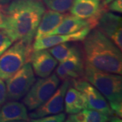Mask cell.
Wrapping results in <instances>:
<instances>
[{"label":"cell","instance_id":"obj_13","mask_svg":"<svg viewBox=\"0 0 122 122\" xmlns=\"http://www.w3.org/2000/svg\"><path fill=\"white\" fill-rule=\"evenodd\" d=\"M29 115L25 105L16 101H11L0 109V122L27 121Z\"/></svg>","mask_w":122,"mask_h":122},{"label":"cell","instance_id":"obj_29","mask_svg":"<svg viewBox=\"0 0 122 122\" xmlns=\"http://www.w3.org/2000/svg\"><path fill=\"white\" fill-rule=\"evenodd\" d=\"M112 1H113V0H105V2H104V4L106 5L109 4V3H110V2H111Z\"/></svg>","mask_w":122,"mask_h":122},{"label":"cell","instance_id":"obj_16","mask_svg":"<svg viewBox=\"0 0 122 122\" xmlns=\"http://www.w3.org/2000/svg\"><path fill=\"white\" fill-rule=\"evenodd\" d=\"M122 17L111 12H105L98 20L97 26L105 35L111 38L119 30H122Z\"/></svg>","mask_w":122,"mask_h":122},{"label":"cell","instance_id":"obj_26","mask_svg":"<svg viewBox=\"0 0 122 122\" xmlns=\"http://www.w3.org/2000/svg\"><path fill=\"white\" fill-rule=\"evenodd\" d=\"M122 30H119L117 32H116L110 39H111V41L115 44L118 48H119L121 50L122 49Z\"/></svg>","mask_w":122,"mask_h":122},{"label":"cell","instance_id":"obj_8","mask_svg":"<svg viewBox=\"0 0 122 122\" xmlns=\"http://www.w3.org/2000/svg\"><path fill=\"white\" fill-rule=\"evenodd\" d=\"M105 5L100 0H74L70 11L77 17L87 20L92 29L97 26L100 15L105 12Z\"/></svg>","mask_w":122,"mask_h":122},{"label":"cell","instance_id":"obj_9","mask_svg":"<svg viewBox=\"0 0 122 122\" xmlns=\"http://www.w3.org/2000/svg\"><path fill=\"white\" fill-rule=\"evenodd\" d=\"M69 86L70 81H64L62 84L57 88L48 100L29 114L30 118L37 119L62 112L64 110L66 92Z\"/></svg>","mask_w":122,"mask_h":122},{"label":"cell","instance_id":"obj_23","mask_svg":"<svg viewBox=\"0 0 122 122\" xmlns=\"http://www.w3.org/2000/svg\"><path fill=\"white\" fill-rule=\"evenodd\" d=\"M13 42L12 39L4 29H0V55L8 49L12 45Z\"/></svg>","mask_w":122,"mask_h":122},{"label":"cell","instance_id":"obj_18","mask_svg":"<svg viewBox=\"0 0 122 122\" xmlns=\"http://www.w3.org/2000/svg\"><path fill=\"white\" fill-rule=\"evenodd\" d=\"M77 50L79 49L75 46L71 45L69 42H65L53 46L50 48L48 51L57 61L62 62Z\"/></svg>","mask_w":122,"mask_h":122},{"label":"cell","instance_id":"obj_2","mask_svg":"<svg viewBox=\"0 0 122 122\" xmlns=\"http://www.w3.org/2000/svg\"><path fill=\"white\" fill-rule=\"evenodd\" d=\"M86 63L97 69L122 74V50L98 29L88 33L83 40Z\"/></svg>","mask_w":122,"mask_h":122},{"label":"cell","instance_id":"obj_19","mask_svg":"<svg viewBox=\"0 0 122 122\" xmlns=\"http://www.w3.org/2000/svg\"><path fill=\"white\" fill-rule=\"evenodd\" d=\"M65 68L82 77L84 72V62L79 50L73 53L65 61L61 62Z\"/></svg>","mask_w":122,"mask_h":122},{"label":"cell","instance_id":"obj_1","mask_svg":"<svg viewBox=\"0 0 122 122\" xmlns=\"http://www.w3.org/2000/svg\"><path fill=\"white\" fill-rule=\"evenodd\" d=\"M46 8L41 0H12L4 11V30L14 42L31 43Z\"/></svg>","mask_w":122,"mask_h":122},{"label":"cell","instance_id":"obj_10","mask_svg":"<svg viewBox=\"0 0 122 122\" xmlns=\"http://www.w3.org/2000/svg\"><path fill=\"white\" fill-rule=\"evenodd\" d=\"M91 29L90 27H86L73 33L48 35L40 39H35L33 46H32L33 50L37 51L40 50H45L65 42L83 41Z\"/></svg>","mask_w":122,"mask_h":122},{"label":"cell","instance_id":"obj_21","mask_svg":"<svg viewBox=\"0 0 122 122\" xmlns=\"http://www.w3.org/2000/svg\"><path fill=\"white\" fill-rule=\"evenodd\" d=\"M56 75L57 77L62 81H74L75 79H77L81 77L79 75L75 73L74 72H72L69 71L65 68L61 64L58 66L56 70Z\"/></svg>","mask_w":122,"mask_h":122},{"label":"cell","instance_id":"obj_6","mask_svg":"<svg viewBox=\"0 0 122 122\" xmlns=\"http://www.w3.org/2000/svg\"><path fill=\"white\" fill-rule=\"evenodd\" d=\"M35 81L34 71L29 62L6 79L7 98L10 100H20L26 95Z\"/></svg>","mask_w":122,"mask_h":122},{"label":"cell","instance_id":"obj_17","mask_svg":"<svg viewBox=\"0 0 122 122\" xmlns=\"http://www.w3.org/2000/svg\"><path fill=\"white\" fill-rule=\"evenodd\" d=\"M119 117L110 116L92 109H84L77 113L71 114L66 122H106Z\"/></svg>","mask_w":122,"mask_h":122},{"label":"cell","instance_id":"obj_7","mask_svg":"<svg viewBox=\"0 0 122 122\" xmlns=\"http://www.w3.org/2000/svg\"><path fill=\"white\" fill-rule=\"evenodd\" d=\"M74 87L84 94L87 101V109L95 110L109 116L113 115L114 113L107 100L90 82L84 79H75Z\"/></svg>","mask_w":122,"mask_h":122},{"label":"cell","instance_id":"obj_14","mask_svg":"<svg viewBox=\"0 0 122 122\" xmlns=\"http://www.w3.org/2000/svg\"><path fill=\"white\" fill-rule=\"evenodd\" d=\"M86 27L91 28L87 20L77 17L73 14H66L61 24L48 35L73 33Z\"/></svg>","mask_w":122,"mask_h":122},{"label":"cell","instance_id":"obj_25","mask_svg":"<svg viewBox=\"0 0 122 122\" xmlns=\"http://www.w3.org/2000/svg\"><path fill=\"white\" fill-rule=\"evenodd\" d=\"M7 99V92L5 84L3 79H0V105H3Z\"/></svg>","mask_w":122,"mask_h":122},{"label":"cell","instance_id":"obj_28","mask_svg":"<svg viewBox=\"0 0 122 122\" xmlns=\"http://www.w3.org/2000/svg\"><path fill=\"white\" fill-rule=\"evenodd\" d=\"M12 0H0V5L8 4L10 2H11Z\"/></svg>","mask_w":122,"mask_h":122},{"label":"cell","instance_id":"obj_24","mask_svg":"<svg viewBox=\"0 0 122 122\" xmlns=\"http://www.w3.org/2000/svg\"><path fill=\"white\" fill-rule=\"evenodd\" d=\"M109 5L111 11L116 12L118 13L122 12V0H113Z\"/></svg>","mask_w":122,"mask_h":122},{"label":"cell","instance_id":"obj_20","mask_svg":"<svg viewBox=\"0 0 122 122\" xmlns=\"http://www.w3.org/2000/svg\"><path fill=\"white\" fill-rule=\"evenodd\" d=\"M48 8L61 13L70 10L74 0H41Z\"/></svg>","mask_w":122,"mask_h":122},{"label":"cell","instance_id":"obj_11","mask_svg":"<svg viewBox=\"0 0 122 122\" xmlns=\"http://www.w3.org/2000/svg\"><path fill=\"white\" fill-rule=\"evenodd\" d=\"M29 62L35 74L41 78L50 76L58 64L56 59L46 49L33 51Z\"/></svg>","mask_w":122,"mask_h":122},{"label":"cell","instance_id":"obj_27","mask_svg":"<svg viewBox=\"0 0 122 122\" xmlns=\"http://www.w3.org/2000/svg\"><path fill=\"white\" fill-rule=\"evenodd\" d=\"M5 22V16L4 11L0 9V29H4Z\"/></svg>","mask_w":122,"mask_h":122},{"label":"cell","instance_id":"obj_22","mask_svg":"<svg viewBox=\"0 0 122 122\" xmlns=\"http://www.w3.org/2000/svg\"><path fill=\"white\" fill-rule=\"evenodd\" d=\"M65 114L62 112L60 113L53 114L42 117L32 119L31 122H62L65 121Z\"/></svg>","mask_w":122,"mask_h":122},{"label":"cell","instance_id":"obj_3","mask_svg":"<svg viewBox=\"0 0 122 122\" xmlns=\"http://www.w3.org/2000/svg\"><path fill=\"white\" fill-rule=\"evenodd\" d=\"M83 76L107 98L114 114L122 117V77L121 75L100 71L85 63Z\"/></svg>","mask_w":122,"mask_h":122},{"label":"cell","instance_id":"obj_12","mask_svg":"<svg viewBox=\"0 0 122 122\" xmlns=\"http://www.w3.org/2000/svg\"><path fill=\"white\" fill-rule=\"evenodd\" d=\"M66 14L52 10L45 11L36 30L35 39L48 36L52 30L61 24Z\"/></svg>","mask_w":122,"mask_h":122},{"label":"cell","instance_id":"obj_4","mask_svg":"<svg viewBox=\"0 0 122 122\" xmlns=\"http://www.w3.org/2000/svg\"><path fill=\"white\" fill-rule=\"evenodd\" d=\"M31 43L18 40L0 55V79L6 80L29 62L33 47Z\"/></svg>","mask_w":122,"mask_h":122},{"label":"cell","instance_id":"obj_5","mask_svg":"<svg viewBox=\"0 0 122 122\" xmlns=\"http://www.w3.org/2000/svg\"><path fill=\"white\" fill-rule=\"evenodd\" d=\"M59 84L60 79L56 73L37 79L26 94L23 99L24 105L30 111L38 108L50 98Z\"/></svg>","mask_w":122,"mask_h":122},{"label":"cell","instance_id":"obj_15","mask_svg":"<svg viewBox=\"0 0 122 122\" xmlns=\"http://www.w3.org/2000/svg\"><path fill=\"white\" fill-rule=\"evenodd\" d=\"M65 111L67 113H77L84 109H87L86 98L82 92L76 88L67 89L65 97Z\"/></svg>","mask_w":122,"mask_h":122}]
</instances>
